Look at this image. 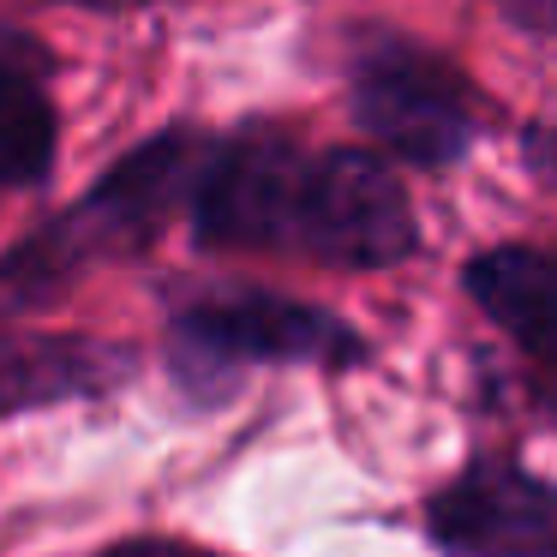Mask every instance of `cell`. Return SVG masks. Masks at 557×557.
Segmentation results:
<instances>
[{
    "mask_svg": "<svg viewBox=\"0 0 557 557\" xmlns=\"http://www.w3.org/2000/svg\"><path fill=\"white\" fill-rule=\"evenodd\" d=\"M348 109L384 157L408 169H456L485 133V102L449 54L413 37H366L348 66Z\"/></svg>",
    "mask_w": 557,
    "mask_h": 557,
    "instance_id": "obj_3",
    "label": "cell"
},
{
    "mask_svg": "<svg viewBox=\"0 0 557 557\" xmlns=\"http://www.w3.org/2000/svg\"><path fill=\"white\" fill-rule=\"evenodd\" d=\"M210 133L198 126H169L162 138L126 150L85 198L30 228L13 252H0V318L37 312L90 270L114 264V258L145 252L162 234L174 205H186V181L198 169V150Z\"/></svg>",
    "mask_w": 557,
    "mask_h": 557,
    "instance_id": "obj_2",
    "label": "cell"
},
{
    "mask_svg": "<svg viewBox=\"0 0 557 557\" xmlns=\"http://www.w3.org/2000/svg\"><path fill=\"white\" fill-rule=\"evenodd\" d=\"M366 354L348 318L270 288L205 294L169 324V366L186 389H216L246 366H360Z\"/></svg>",
    "mask_w": 557,
    "mask_h": 557,
    "instance_id": "obj_4",
    "label": "cell"
},
{
    "mask_svg": "<svg viewBox=\"0 0 557 557\" xmlns=\"http://www.w3.org/2000/svg\"><path fill=\"white\" fill-rule=\"evenodd\" d=\"M102 557H222V552H198L186 540H126V545H109Z\"/></svg>",
    "mask_w": 557,
    "mask_h": 557,
    "instance_id": "obj_10",
    "label": "cell"
},
{
    "mask_svg": "<svg viewBox=\"0 0 557 557\" xmlns=\"http://www.w3.org/2000/svg\"><path fill=\"white\" fill-rule=\"evenodd\" d=\"M133 372L138 354L121 342L61 336V330H0V420L109 396Z\"/></svg>",
    "mask_w": 557,
    "mask_h": 557,
    "instance_id": "obj_6",
    "label": "cell"
},
{
    "mask_svg": "<svg viewBox=\"0 0 557 557\" xmlns=\"http://www.w3.org/2000/svg\"><path fill=\"white\" fill-rule=\"evenodd\" d=\"M444 557H557V485L516 456H473L425 504Z\"/></svg>",
    "mask_w": 557,
    "mask_h": 557,
    "instance_id": "obj_5",
    "label": "cell"
},
{
    "mask_svg": "<svg viewBox=\"0 0 557 557\" xmlns=\"http://www.w3.org/2000/svg\"><path fill=\"white\" fill-rule=\"evenodd\" d=\"M468 300L521 348L557 401V246H492L461 270Z\"/></svg>",
    "mask_w": 557,
    "mask_h": 557,
    "instance_id": "obj_7",
    "label": "cell"
},
{
    "mask_svg": "<svg viewBox=\"0 0 557 557\" xmlns=\"http://www.w3.org/2000/svg\"><path fill=\"white\" fill-rule=\"evenodd\" d=\"M73 7H97V13H109V7H138V0H73Z\"/></svg>",
    "mask_w": 557,
    "mask_h": 557,
    "instance_id": "obj_11",
    "label": "cell"
},
{
    "mask_svg": "<svg viewBox=\"0 0 557 557\" xmlns=\"http://www.w3.org/2000/svg\"><path fill=\"white\" fill-rule=\"evenodd\" d=\"M193 240L210 252H282L336 270H389L420 228L396 169L372 150L300 145L276 126L205 138L186 181Z\"/></svg>",
    "mask_w": 557,
    "mask_h": 557,
    "instance_id": "obj_1",
    "label": "cell"
},
{
    "mask_svg": "<svg viewBox=\"0 0 557 557\" xmlns=\"http://www.w3.org/2000/svg\"><path fill=\"white\" fill-rule=\"evenodd\" d=\"M497 13L516 30H528V37H540L557 49V0H497Z\"/></svg>",
    "mask_w": 557,
    "mask_h": 557,
    "instance_id": "obj_9",
    "label": "cell"
},
{
    "mask_svg": "<svg viewBox=\"0 0 557 557\" xmlns=\"http://www.w3.org/2000/svg\"><path fill=\"white\" fill-rule=\"evenodd\" d=\"M54 145H61V121L42 85V54L25 37L0 30V193L49 181Z\"/></svg>",
    "mask_w": 557,
    "mask_h": 557,
    "instance_id": "obj_8",
    "label": "cell"
}]
</instances>
